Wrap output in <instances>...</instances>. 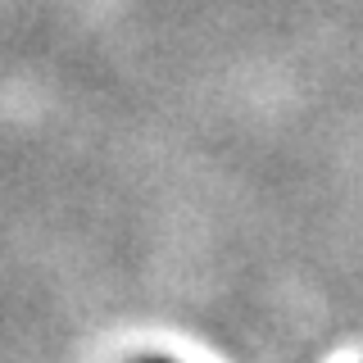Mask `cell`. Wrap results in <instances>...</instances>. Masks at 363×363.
<instances>
[{"label": "cell", "instance_id": "obj_1", "mask_svg": "<svg viewBox=\"0 0 363 363\" xmlns=\"http://www.w3.org/2000/svg\"><path fill=\"white\" fill-rule=\"evenodd\" d=\"M150 363H164V359H150Z\"/></svg>", "mask_w": 363, "mask_h": 363}]
</instances>
